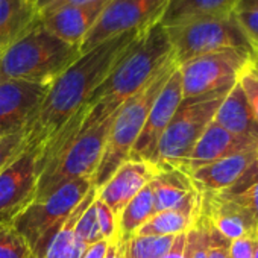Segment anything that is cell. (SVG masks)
<instances>
[{
  "mask_svg": "<svg viewBox=\"0 0 258 258\" xmlns=\"http://www.w3.org/2000/svg\"><path fill=\"white\" fill-rule=\"evenodd\" d=\"M140 32L109 38L69 66L52 84L43 103L26 126L28 143L44 146L59 129L88 103L94 90L105 81L126 47Z\"/></svg>",
  "mask_w": 258,
  "mask_h": 258,
  "instance_id": "cell-1",
  "label": "cell"
},
{
  "mask_svg": "<svg viewBox=\"0 0 258 258\" xmlns=\"http://www.w3.org/2000/svg\"><path fill=\"white\" fill-rule=\"evenodd\" d=\"M90 106H82L59 131L40 148V178L35 201H43L70 181L93 178L102 158L114 114L85 124Z\"/></svg>",
  "mask_w": 258,
  "mask_h": 258,
  "instance_id": "cell-2",
  "label": "cell"
},
{
  "mask_svg": "<svg viewBox=\"0 0 258 258\" xmlns=\"http://www.w3.org/2000/svg\"><path fill=\"white\" fill-rule=\"evenodd\" d=\"M172 59L167 31L160 22L142 31L91 94L85 124L91 126L112 115L124 100L143 90Z\"/></svg>",
  "mask_w": 258,
  "mask_h": 258,
  "instance_id": "cell-3",
  "label": "cell"
},
{
  "mask_svg": "<svg viewBox=\"0 0 258 258\" xmlns=\"http://www.w3.org/2000/svg\"><path fill=\"white\" fill-rule=\"evenodd\" d=\"M79 56V46L59 40L38 23L0 50V79L50 84Z\"/></svg>",
  "mask_w": 258,
  "mask_h": 258,
  "instance_id": "cell-4",
  "label": "cell"
},
{
  "mask_svg": "<svg viewBox=\"0 0 258 258\" xmlns=\"http://www.w3.org/2000/svg\"><path fill=\"white\" fill-rule=\"evenodd\" d=\"M176 67L178 64L172 59L143 90L124 100L115 111L102 158L91 178L93 187L100 188L114 175V172L129 160V154L142 134V129L157 96Z\"/></svg>",
  "mask_w": 258,
  "mask_h": 258,
  "instance_id": "cell-5",
  "label": "cell"
},
{
  "mask_svg": "<svg viewBox=\"0 0 258 258\" xmlns=\"http://www.w3.org/2000/svg\"><path fill=\"white\" fill-rule=\"evenodd\" d=\"M91 187V178L70 181L46 199L34 201L10 223L26 240L34 258H43L53 237Z\"/></svg>",
  "mask_w": 258,
  "mask_h": 258,
  "instance_id": "cell-6",
  "label": "cell"
},
{
  "mask_svg": "<svg viewBox=\"0 0 258 258\" xmlns=\"http://www.w3.org/2000/svg\"><path fill=\"white\" fill-rule=\"evenodd\" d=\"M231 88H223L204 96L182 99L172 121L164 131L157 155V170H182L190 152L213 121L217 108Z\"/></svg>",
  "mask_w": 258,
  "mask_h": 258,
  "instance_id": "cell-7",
  "label": "cell"
},
{
  "mask_svg": "<svg viewBox=\"0 0 258 258\" xmlns=\"http://www.w3.org/2000/svg\"><path fill=\"white\" fill-rule=\"evenodd\" d=\"M178 66L214 52L240 50L253 56L255 50L232 14L204 17L166 28Z\"/></svg>",
  "mask_w": 258,
  "mask_h": 258,
  "instance_id": "cell-8",
  "label": "cell"
},
{
  "mask_svg": "<svg viewBox=\"0 0 258 258\" xmlns=\"http://www.w3.org/2000/svg\"><path fill=\"white\" fill-rule=\"evenodd\" d=\"M167 4L169 0H109L94 26L84 37L79 46L81 53L109 38L142 32L157 25Z\"/></svg>",
  "mask_w": 258,
  "mask_h": 258,
  "instance_id": "cell-9",
  "label": "cell"
},
{
  "mask_svg": "<svg viewBox=\"0 0 258 258\" xmlns=\"http://www.w3.org/2000/svg\"><path fill=\"white\" fill-rule=\"evenodd\" d=\"M252 55L240 50H222L193 58L178 66L182 82V97L191 99L232 88L240 73L250 64Z\"/></svg>",
  "mask_w": 258,
  "mask_h": 258,
  "instance_id": "cell-10",
  "label": "cell"
},
{
  "mask_svg": "<svg viewBox=\"0 0 258 258\" xmlns=\"http://www.w3.org/2000/svg\"><path fill=\"white\" fill-rule=\"evenodd\" d=\"M40 146L26 148L0 172V225L11 223L37 198Z\"/></svg>",
  "mask_w": 258,
  "mask_h": 258,
  "instance_id": "cell-11",
  "label": "cell"
},
{
  "mask_svg": "<svg viewBox=\"0 0 258 258\" xmlns=\"http://www.w3.org/2000/svg\"><path fill=\"white\" fill-rule=\"evenodd\" d=\"M182 99L184 97H182L181 73L179 69L176 67L175 72L167 79V82L164 84L160 94L157 96L149 111V115L146 118V123L142 129V134L137 139L131 154H129V160L145 161L155 167L160 140L167 129L169 123L172 121Z\"/></svg>",
  "mask_w": 258,
  "mask_h": 258,
  "instance_id": "cell-12",
  "label": "cell"
},
{
  "mask_svg": "<svg viewBox=\"0 0 258 258\" xmlns=\"http://www.w3.org/2000/svg\"><path fill=\"white\" fill-rule=\"evenodd\" d=\"M50 84L0 79V137L26 129L47 96Z\"/></svg>",
  "mask_w": 258,
  "mask_h": 258,
  "instance_id": "cell-13",
  "label": "cell"
},
{
  "mask_svg": "<svg viewBox=\"0 0 258 258\" xmlns=\"http://www.w3.org/2000/svg\"><path fill=\"white\" fill-rule=\"evenodd\" d=\"M199 213L229 241L258 235V223L250 210L226 191H204Z\"/></svg>",
  "mask_w": 258,
  "mask_h": 258,
  "instance_id": "cell-14",
  "label": "cell"
},
{
  "mask_svg": "<svg viewBox=\"0 0 258 258\" xmlns=\"http://www.w3.org/2000/svg\"><path fill=\"white\" fill-rule=\"evenodd\" d=\"M108 2L109 0H97L93 4L50 10L41 13L40 23L59 40L73 46H81L84 37L94 26Z\"/></svg>",
  "mask_w": 258,
  "mask_h": 258,
  "instance_id": "cell-15",
  "label": "cell"
},
{
  "mask_svg": "<svg viewBox=\"0 0 258 258\" xmlns=\"http://www.w3.org/2000/svg\"><path fill=\"white\" fill-rule=\"evenodd\" d=\"M157 172V167L149 163L127 160L100 188H97V198L118 217L124 205L152 181Z\"/></svg>",
  "mask_w": 258,
  "mask_h": 258,
  "instance_id": "cell-16",
  "label": "cell"
},
{
  "mask_svg": "<svg viewBox=\"0 0 258 258\" xmlns=\"http://www.w3.org/2000/svg\"><path fill=\"white\" fill-rule=\"evenodd\" d=\"M253 148H258V142L237 137L211 121L190 152L182 172L188 175L204 166Z\"/></svg>",
  "mask_w": 258,
  "mask_h": 258,
  "instance_id": "cell-17",
  "label": "cell"
},
{
  "mask_svg": "<svg viewBox=\"0 0 258 258\" xmlns=\"http://www.w3.org/2000/svg\"><path fill=\"white\" fill-rule=\"evenodd\" d=\"M258 148L238 152L208 166H204L191 173L188 178L193 187L199 191H225L235 185L246 170L256 161Z\"/></svg>",
  "mask_w": 258,
  "mask_h": 258,
  "instance_id": "cell-18",
  "label": "cell"
},
{
  "mask_svg": "<svg viewBox=\"0 0 258 258\" xmlns=\"http://www.w3.org/2000/svg\"><path fill=\"white\" fill-rule=\"evenodd\" d=\"M213 121L237 137L258 142V121L253 117V112L238 82L222 100Z\"/></svg>",
  "mask_w": 258,
  "mask_h": 258,
  "instance_id": "cell-19",
  "label": "cell"
},
{
  "mask_svg": "<svg viewBox=\"0 0 258 258\" xmlns=\"http://www.w3.org/2000/svg\"><path fill=\"white\" fill-rule=\"evenodd\" d=\"M40 19L35 0H0V50L26 35Z\"/></svg>",
  "mask_w": 258,
  "mask_h": 258,
  "instance_id": "cell-20",
  "label": "cell"
},
{
  "mask_svg": "<svg viewBox=\"0 0 258 258\" xmlns=\"http://www.w3.org/2000/svg\"><path fill=\"white\" fill-rule=\"evenodd\" d=\"M201 195L196 191L181 207L155 213L136 235H179L187 232L199 214Z\"/></svg>",
  "mask_w": 258,
  "mask_h": 258,
  "instance_id": "cell-21",
  "label": "cell"
},
{
  "mask_svg": "<svg viewBox=\"0 0 258 258\" xmlns=\"http://www.w3.org/2000/svg\"><path fill=\"white\" fill-rule=\"evenodd\" d=\"M237 4L238 0H169L160 25L170 28L196 19L228 16L234 13Z\"/></svg>",
  "mask_w": 258,
  "mask_h": 258,
  "instance_id": "cell-22",
  "label": "cell"
},
{
  "mask_svg": "<svg viewBox=\"0 0 258 258\" xmlns=\"http://www.w3.org/2000/svg\"><path fill=\"white\" fill-rule=\"evenodd\" d=\"M155 213L181 207L198 190L188 175L179 169L158 170L151 181Z\"/></svg>",
  "mask_w": 258,
  "mask_h": 258,
  "instance_id": "cell-23",
  "label": "cell"
},
{
  "mask_svg": "<svg viewBox=\"0 0 258 258\" xmlns=\"http://www.w3.org/2000/svg\"><path fill=\"white\" fill-rule=\"evenodd\" d=\"M96 196H97V188L91 187L88 190V193L85 195V198L75 208V211L72 213L69 220L64 223V226L59 229V232L53 237V240L50 241L43 258H81L84 255V252L87 250V246L76 238L75 225H76L78 219L81 217V214L94 201Z\"/></svg>",
  "mask_w": 258,
  "mask_h": 258,
  "instance_id": "cell-24",
  "label": "cell"
},
{
  "mask_svg": "<svg viewBox=\"0 0 258 258\" xmlns=\"http://www.w3.org/2000/svg\"><path fill=\"white\" fill-rule=\"evenodd\" d=\"M155 214L151 182L129 201L117 217V234L120 241H127Z\"/></svg>",
  "mask_w": 258,
  "mask_h": 258,
  "instance_id": "cell-25",
  "label": "cell"
},
{
  "mask_svg": "<svg viewBox=\"0 0 258 258\" xmlns=\"http://www.w3.org/2000/svg\"><path fill=\"white\" fill-rule=\"evenodd\" d=\"M176 235H133L123 243V258H163Z\"/></svg>",
  "mask_w": 258,
  "mask_h": 258,
  "instance_id": "cell-26",
  "label": "cell"
},
{
  "mask_svg": "<svg viewBox=\"0 0 258 258\" xmlns=\"http://www.w3.org/2000/svg\"><path fill=\"white\" fill-rule=\"evenodd\" d=\"M0 258H34L26 240L10 225H0Z\"/></svg>",
  "mask_w": 258,
  "mask_h": 258,
  "instance_id": "cell-27",
  "label": "cell"
},
{
  "mask_svg": "<svg viewBox=\"0 0 258 258\" xmlns=\"http://www.w3.org/2000/svg\"><path fill=\"white\" fill-rule=\"evenodd\" d=\"M96 201V198H94ZM91 202L88 208L81 214L75 225V235L76 238L84 243L87 247L103 240L100 226H99V219H97V210H96V202Z\"/></svg>",
  "mask_w": 258,
  "mask_h": 258,
  "instance_id": "cell-28",
  "label": "cell"
},
{
  "mask_svg": "<svg viewBox=\"0 0 258 258\" xmlns=\"http://www.w3.org/2000/svg\"><path fill=\"white\" fill-rule=\"evenodd\" d=\"M187 235V258H207L208 246V223L199 213L191 228L185 232Z\"/></svg>",
  "mask_w": 258,
  "mask_h": 258,
  "instance_id": "cell-29",
  "label": "cell"
},
{
  "mask_svg": "<svg viewBox=\"0 0 258 258\" xmlns=\"http://www.w3.org/2000/svg\"><path fill=\"white\" fill-rule=\"evenodd\" d=\"M26 140H28L26 129L0 137V172L26 148Z\"/></svg>",
  "mask_w": 258,
  "mask_h": 258,
  "instance_id": "cell-30",
  "label": "cell"
},
{
  "mask_svg": "<svg viewBox=\"0 0 258 258\" xmlns=\"http://www.w3.org/2000/svg\"><path fill=\"white\" fill-rule=\"evenodd\" d=\"M238 85L241 87L246 100L253 112V117L258 121V72L253 70V67L249 64L238 76Z\"/></svg>",
  "mask_w": 258,
  "mask_h": 258,
  "instance_id": "cell-31",
  "label": "cell"
},
{
  "mask_svg": "<svg viewBox=\"0 0 258 258\" xmlns=\"http://www.w3.org/2000/svg\"><path fill=\"white\" fill-rule=\"evenodd\" d=\"M96 210H97V219H99V226L103 240L106 241H114L118 234H117V217L115 214L109 210L108 205H105L97 196H96Z\"/></svg>",
  "mask_w": 258,
  "mask_h": 258,
  "instance_id": "cell-32",
  "label": "cell"
},
{
  "mask_svg": "<svg viewBox=\"0 0 258 258\" xmlns=\"http://www.w3.org/2000/svg\"><path fill=\"white\" fill-rule=\"evenodd\" d=\"M234 17L238 22L240 28L246 34L255 52H258V11L255 10H237Z\"/></svg>",
  "mask_w": 258,
  "mask_h": 258,
  "instance_id": "cell-33",
  "label": "cell"
},
{
  "mask_svg": "<svg viewBox=\"0 0 258 258\" xmlns=\"http://www.w3.org/2000/svg\"><path fill=\"white\" fill-rule=\"evenodd\" d=\"M207 223H208L207 258H231L229 256V244H231V241L226 237H223L217 229H214L210 225L208 220H207Z\"/></svg>",
  "mask_w": 258,
  "mask_h": 258,
  "instance_id": "cell-34",
  "label": "cell"
},
{
  "mask_svg": "<svg viewBox=\"0 0 258 258\" xmlns=\"http://www.w3.org/2000/svg\"><path fill=\"white\" fill-rule=\"evenodd\" d=\"M253 241H255V237L232 240L229 244V256L231 258H252Z\"/></svg>",
  "mask_w": 258,
  "mask_h": 258,
  "instance_id": "cell-35",
  "label": "cell"
},
{
  "mask_svg": "<svg viewBox=\"0 0 258 258\" xmlns=\"http://www.w3.org/2000/svg\"><path fill=\"white\" fill-rule=\"evenodd\" d=\"M234 196L238 201H241L250 210V213L253 214V217H255V220L258 223V181L253 182L252 185H249L246 190H243V191H240V193H237Z\"/></svg>",
  "mask_w": 258,
  "mask_h": 258,
  "instance_id": "cell-36",
  "label": "cell"
},
{
  "mask_svg": "<svg viewBox=\"0 0 258 258\" xmlns=\"http://www.w3.org/2000/svg\"><path fill=\"white\" fill-rule=\"evenodd\" d=\"M185 243H187V235L179 234L175 237L172 247L167 250V253L163 258H187V249H185Z\"/></svg>",
  "mask_w": 258,
  "mask_h": 258,
  "instance_id": "cell-37",
  "label": "cell"
},
{
  "mask_svg": "<svg viewBox=\"0 0 258 258\" xmlns=\"http://www.w3.org/2000/svg\"><path fill=\"white\" fill-rule=\"evenodd\" d=\"M108 244H109V241L100 240V241H97V243L88 246L87 250L84 252V255H82L81 258H105Z\"/></svg>",
  "mask_w": 258,
  "mask_h": 258,
  "instance_id": "cell-38",
  "label": "cell"
},
{
  "mask_svg": "<svg viewBox=\"0 0 258 258\" xmlns=\"http://www.w3.org/2000/svg\"><path fill=\"white\" fill-rule=\"evenodd\" d=\"M93 2H97V0H52L49 5H46L41 10V13H46V11H50V10H56V8H61V7L85 5V4H93Z\"/></svg>",
  "mask_w": 258,
  "mask_h": 258,
  "instance_id": "cell-39",
  "label": "cell"
},
{
  "mask_svg": "<svg viewBox=\"0 0 258 258\" xmlns=\"http://www.w3.org/2000/svg\"><path fill=\"white\" fill-rule=\"evenodd\" d=\"M105 258H123V241H120L118 237L114 241H109Z\"/></svg>",
  "mask_w": 258,
  "mask_h": 258,
  "instance_id": "cell-40",
  "label": "cell"
},
{
  "mask_svg": "<svg viewBox=\"0 0 258 258\" xmlns=\"http://www.w3.org/2000/svg\"><path fill=\"white\" fill-rule=\"evenodd\" d=\"M237 10H255L258 11V0H238L234 11Z\"/></svg>",
  "mask_w": 258,
  "mask_h": 258,
  "instance_id": "cell-41",
  "label": "cell"
},
{
  "mask_svg": "<svg viewBox=\"0 0 258 258\" xmlns=\"http://www.w3.org/2000/svg\"><path fill=\"white\" fill-rule=\"evenodd\" d=\"M250 66L253 67L255 72H258V52L253 53V56H252V59H250Z\"/></svg>",
  "mask_w": 258,
  "mask_h": 258,
  "instance_id": "cell-42",
  "label": "cell"
},
{
  "mask_svg": "<svg viewBox=\"0 0 258 258\" xmlns=\"http://www.w3.org/2000/svg\"><path fill=\"white\" fill-rule=\"evenodd\" d=\"M35 2H37L38 8H40V11H41L46 5H49V4L52 2V0H35Z\"/></svg>",
  "mask_w": 258,
  "mask_h": 258,
  "instance_id": "cell-43",
  "label": "cell"
},
{
  "mask_svg": "<svg viewBox=\"0 0 258 258\" xmlns=\"http://www.w3.org/2000/svg\"><path fill=\"white\" fill-rule=\"evenodd\" d=\"M252 258H258V235L255 237V241H253V255Z\"/></svg>",
  "mask_w": 258,
  "mask_h": 258,
  "instance_id": "cell-44",
  "label": "cell"
},
{
  "mask_svg": "<svg viewBox=\"0 0 258 258\" xmlns=\"http://www.w3.org/2000/svg\"><path fill=\"white\" fill-rule=\"evenodd\" d=\"M255 166H256V169H258V158H256V161H255Z\"/></svg>",
  "mask_w": 258,
  "mask_h": 258,
  "instance_id": "cell-45",
  "label": "cell"
}]
</instances>
